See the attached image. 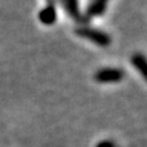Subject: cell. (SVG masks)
<instances>
[{
    "mask_svg": "<svg viewBox=\"0 0 147 147\" xmlns=\"http://www.w3.org/2000/svg\"><path fill=\"white\" fill-rule=\"evenodd\" d=\"M74 32L80 38H84L88 42H92L95 45L101 47V48H107L109 45H111V43H113L111 36H110L108 32L100 30L97 28L80 26L74 30Z\"/></svg>",
    "mask_w": 147,
    "mask_h": 147,
    "instance_id": "cell-1",
    "label": "cell"
},
{
    "mask_svg": "<svg viewBox=\"0 0 147 147\" xmlns=\"http://www.w3.org/2000/svg\"><path fill=\"white\" fill-rule=\"evenodd\" d=\"M125 73L122 68L117 67H104L96 71L94 80L98 84H116L124 79Z\"/></svg>",
    "mask_w": 147,
    "mask_h": 147,
    "instance_id": "cell-2",
    "label": "cell"
},
{
    "mask_svg": "<svg viewBox=\"0 0 147 147\" xmlns=\"http://www.w3.org/2000/svg\"><path fill=\"white\" fill-rule=\"evenodd\" d=\"M57 1H59V4L61 5V7L66 12V14L72 20H74L81 24L88 23V20L85 18V15L80 11L79 0H57Z\"/></svg>",
    "mask_w": 147,
    "mask_h": 147,
    "instance_id": "cell-3",
    "label": "cell"
},
{
    "mask_svg": "<svg viewBox=\"0 0 147 147\" xmlns=\"http://www.w3.org/2000/svg\"><path fill=\"white\" fill-rule=\"evenodd\" d=\"M108 5L109 0H88L85 18L89 21L90 19L104 15L108 9Z\"/></svg>",
    "mask_w": 147,
    "mask_h": 147,
    "instance_id": "cell-4",
    "label": "cell"
},
{
    "mask_svg": "<svg viewBox=\"0 0 147 147\" xmlns=\"http://www.w3.org/2000/svg\"><path fill=\"white\" fill-rule=\"evenodd\" d=\"M57 0H47V6L42 8L38 13V21L44 26H52L57 21Z\"/></svg>",
    "mask_w": 147,
    "mask_h": 147,
    "instance_id": "cell-5",
    "label": "cell"
},
{
    "mask_svg": "<svg viewBox=\"0 0 147 147\" xmlns=\"http://www.w3.org/2000/svg\"><path fill=\"white\" fill-rule=\"evenodd\" d=\"M131 63L133 65V67L140 73L141 77L146 80L147 78V61H146V58L142 53H134L131 58Z\"/></svg>",
    "mask_w": 147,
    "mask_h": 147,
    "instance_id": "cell-6",
    "label": "cell"
},
{
    "mask_svg": "<svg viewBox=\"0 0 147 147\" xmlns=\"http://www.w3.org/2000/svg\"><path fill=\"white\" fill-rule=\"evenodd\" d=\"M96 147H116V145L111 140H103V141H100L96 145Z\"/></svg>",
    "mask_w": 147,
    "mask_h": 147,
    "instance_id": "cell-7",
    "label": "cell"
}]
</instances>
